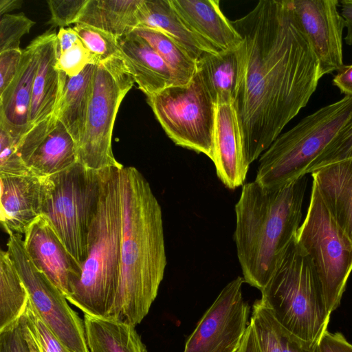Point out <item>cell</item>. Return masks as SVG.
Returning <instances> with one entry per match:
<instances>
[{
  "label": "cell",
  "mask_w": 352,
  "mask_h": 352,
  "mask_svg": "<svg viewBox=\"0 0 352 352\" xmlns=\"http://www.w3.org/2000/svg\"><path fill=\"white\" fill-rule=\"evenodd\" d=\"M231 23L243 41L234 106L250 165L307 104L323 76L291 0L260 1Z\"/></svg>",
  "instance_id": "cell-1"
},
{
  "label": "cell",
  "mask_w": 352,
  "mask_h": 352,
  "mask_svg": "<svg viewBox=\"0 0 352 352\" xmlns=\"http://www.w3.org/2000/svg\"><path fill=\"white\" fill-rule=\"evenodd\" d=\"M122 212L119 283L108 317L135 327L157 297L167 262L161 206L133 166L122 168Z\"/></svg>",
  "instance_id": "cell-2"
},
{
  "label": "cell",
  "mask_w": 352,
  "mask_h": 352,
  "mask_svg": "<svg viewBox=\"0 0 352 352\" xmlns=\"http://www.w3.org/2000/svg\"><path fill=\"white\" fill-rule=\"evenodd\" d=\"M306 175L278 188L255 181L243 186L235 205L234 239L245 282L261 291L300 226Z\"/></svg>",
  "instance_id": "cell-3"
},
{
  "label": "cell",
  "mask_w": 352,
  "mask_h": 352,
  "mask_svg": "<svg viewBox=\"0 0 352 352\" xmlns=\"http://www.w3.org/2000/svg\"><path fill=\"white\" fill-rule=\"evenodd\" d=\"M122 166L102 170L100 194L81 275L66 299L84 314L108 317L118 288L123 236Z\"/></svg>",
  "instance_id": "cell-4"
},
{
  "label": "cell",
  "mask_w": 352,
  "mask_h": 352,
  "mask_svg": "<svg viewBox=\"0 0 352 352\" xmlns=\"http://www.w3.org/2000/svg\"><path fill=\"white\" fill-rule=\"evenodd\" d=\"M261 292L260 299L282 328L309 346L320 345L331 315L310 259L296 238Z\"/></svg>",
  "instance_id": "cell-5"
},
{
  "label": "cell",
  "mask_w": 352,
  "mask_h": 352,
  "mask_svg": "<svg viewBox=\"0 0 352 352\" xmlns=\"http://www.w3.org/2000/svg\"><path fill=\"white\" fill-rule=\"evenodd\" d=\"M352 113V96L321 107L280 134L259 157L255 182L278 188L307 175Z\"/></svg>",
  "instance_id": "cell-6"
},
{
  "label": "cell",
  "mask_w": 352,
  "mask_h": 352,
  "mask_svg": "<svg viewBox=\"0 0 352 352\" xmlns=\"http://www.w3.org/2000/svg\"><path fill=\"white\" fill-rule=\"evenodd\" d=\"M102 170L89 169L78 162L60 173L42 177L41 216L80 266L87 257Z\"/></svg>",
  "instance_id": "cell-7"
},
{
  "label": "cell",
  "mask_w": 352,
  "mask_h": 352,
  "mask_svg": "<svg viewBox=\"0 0 352 352\" xmlns=\"http://www.w3.org/2000/svg\"><path fill=\"white\" fill-rule=\"evenodd\" d=\"M296 241L310 259L331 315L340 303L352 272V241L331 214L313 182L309 207Z\"/></svg>",
  "instance_id": "cell-8"
},
{
  "label": "cell",
  "mask_w": 352,
  "mask_h": 352,
  "mask_svg": "<svg viewBox=\"0 0 352 352\" xmlns=\"http://www.w3.org/2000/svg\"><path fill=\"white\" fill-rule=\"evenodd\" d=\"M135 80L122 57L96 65L85 130L77 147L78 162L94 170L122 166L115 158L111 138L120 105Z\"/></svg>",
  "instance_id": "cell-9"
},
{
  "label": "cell",
  "mask_w": 352,
  "mask_h": 352,
  "mask_svg": "<svg viewBox=\"0 0 352 352\" xmlns=\"http://www.w3.org/2000/svg\"><path fill=\"white\" fill-rule=\"evenodd\" d=\"M156 119L177 146L213 158L217 104L199 74L146 97Z\"/></svg>",
  "instance_id": "cell-10"
},
{
  "label": "cell",
  "mask_w": 352,
  "mask_h": 352,
  "mask_svg": "<svg viewBox=\"0 0 352 352\" xmlns=\"http://www.w3.org/2000/svg\"><path fill=\"white\" fill-rule=\"evenodd\" d=\"M8 236L7 251L40 316L72 352H89L84 320L60 289L34 265L25 250L22 234Z\"/></svg>",
  "instance_id": "cell-11"
},
{
  "label": "cell",
  "mask_w": 352,
  "mask_h": 352,
  "mask_svg": "<svg viewBox=\"0 0 352 352\" xmlns=\"http://www.w3.org/2000/svg\"><path fill=\"white\" fill-rule=\"evenodd\" d=\"M244 282L238 276L223 288L188 337L184 352H237L249 324Z\"/></svg>",
  "instance_id": "cell-12"
},
{
  "label": "cell",
  "mask_w": 352,
  "mask_h": 352,
  "mask_svg": "<svg viewBox=\"0 0 352 352\" xmlns=\"http://www.w3.org/2000/svg\"><path fill=\"white\" fill-rule=\"evenodd\" d=\"M294 16L318 59L322 76L338 72L343 63L344 20L338 0H291Z\"/></svg>",
  "instance_id": "cell-13"
},
{
  "label": "cell",
  "mask_w": 352,
  "mask_h": 352,
  "mask_svg": "<svg viewBox=\"0 0 352 352\" xmlns=\"http://www.w3.org/2000/svg\"><path fill=\"white\" fill-rule=\"evenodd\" d=\"M16 151L31 175L38 177L60 173L78 161L76 142L54 113L23 135Z\"/></svg>",
  "instance_id": "cell-14"
},
{
  "label": "cell",
  "mask_w": 352,
  "mask_h": 352,
  "mask_svg": "<svg viewBox=\"0 0 352 352\" xmlns=\"http://www.w3.org/2000/svg\"><path fill=\"white\" fill-rule=\"evenodd\" d=\"M23 245L37 269L66 297L81 275V266L42 216L24 234Z\"/></svg>",
  "instance_id": "cell-15"
},
{
  "label": "cell",
  "mask_w": 352,
  "mask_h": 352,
  "mask_svg": "<svg viewBox=\"0 0 352 352\" xmlns=\"http://www.w3.org/2000/svg\"><path fill=\"white\" fill-rule=\"evenodd\" d=\"M212 161L219 179L227 188L243 185L250 165L234 104L217 106Z\"/></svg>",
  "instance_id": "cell-16"
},
{
  "label": "cell",
  "mask_w": 352,
  "mask_h": 352,
  "mask_svg": "<svg viewBox=\"0 0 352 352\" xmlns=\"http://www.w3.org/2000/svg\"><path fill=\"white\" fill-rule=\"evenodd\" d=\"M42 177L0 173V221L8 234H25L41 216Z\"/></svg>",
  "instance_id": "cell-17"
},
{
  "label": "cell",
  "mask_w": 352,
  "mask_h": 352,
  "mask_svg": "<svg viewBox=\"0 0 352 352\" xmlns=\"http://www.w3.org/2000/svg\"><path fill=\"white\" fill-rule=\"evenodd\" d=\"M38 63V40L36 37L23 50L16 76L0 95V126L16 142L30 129L33 85Z\"/></svg>",
  "instance_id": "cell-18"
},
{
  "label": "cell",
  "mask_w": 352,
  "mask_h": 352,
  "mask_svg": "<svg viewBox=\"0 0 352 352\" xmlns=\"http://www.w3.org/2000/svg\"><path fill=\"white\" fill-rule=\"evenodd\" d=\"M37 38L38 63L33 85L30 129L54 113L63 81V73L56 69L58 52L56 31L48 30Z\"/></svg>",
  "instance_id": "cell-19"
},
{
  "label": "cell",
  "mask_w": 352,
  "mask_h": 352,
  "mask_svg": "<svg viewBox=\"0 0 352 352\" xmlns=\"http://www.w3.org/2000/svg\"><path fill=\"white\" fill-rule=\"evenodd\" d=\"M184 21L219 52L239 48L242 38L222 12L219 0H170Z\"/></svg>",
  "instance_id": "cell-20"
},
{
  "label": "cell",
  "mask_w": 352,
  "mask_h": 352,
  "mask_svg": "<svg viewBox=\"0 0 352 352\" xmlns=\"http://www.w3.org/2000/svg\"><path fill=\"white\" fill-rule=\"evenodd\" d=\"M118 43L121 57L146 97L174 85L169 67L146 40L131 32L118 38Z\"/></svg>",
  "instance_id": "cell-21"
},
{
  "label": "cell",
  "mask_w": 352,
  "mask_h": 352,
  "mask_svg": "<svg viewBox=\"0 0 352 352\" xmlns=\"http://www.w3.org/2000/svg\"><path fill=\"white\" fill-rule=\"evenodd\" d=\"M138 28L157 30L175 40L197 61L205 53L219 51L184 21L170 0H142L137 11Z\"/></svg>",
  "instance_id": "cell-22"
},
{
  "label": "cell",
  "mask_w": 352,
  "mask_h": 352,
  "mask_svg": "<svg viewBox=\"0 0 352 352\" xmlns=\"http://www.w3.org/2000/svg\"><path fill=\"white\" fill-rule=\"evenodd\" d=\"M311 175L327 209L352 241V157L326 165Z\"/></svg>",
  "instance_id": "cell-23"
},
{
  "label": "cell",
  "mask_w": 352,
  "mask_h": 352,
  "mask_svg": "<svg viewBox=\"0 0 352 352\" xmlns=\"http://www.w3.org/2000/svg\"><path fill=\"white\" fill-rule=\"evenodd\" d=\"M197 73L217 105L234 104L242 78L241 46L217 53H205L197 60Z\"/></svg>",
  "instance_id": "cell-24"
},
{
  "label": "cell",
  "mask_w": 352,
  "mask_h": 352,
  "mask_svg": "<svg viewBox=\"0 0 352 352\" xmlns=\"http://www.w3.org/2000/svg\"><path fill=\"white\" fill-rule=\"evenodd\" d=\"M96 65H87L74 77L63 73L61 94L54 112L72 135L76 147L85 130Z\"/></svg>",
  "instance_id": "cell-25"
},
{
  "label": "cell",
  "mask_w": 352,
  "mask_h": 352,
  "mask_svg": "<svg viewBox=\"0 0 352 352\" xmlns=\"http://www.w3.org/2000/svg\"><path fill=\"white\" fill-rule=\"evenodd\" d=\"M89 352H147L135 327L112 317L84 314Z\"/></svg>",
  "instance_id": "cell-26"
},
{
  "label": "cell",
  "mask_w": 352,
  "mask_h": 352,
  "mask_svg": "<svg viewBox=\"0 0 352 352\" xmlns=\"http://www.w3.org/2000/svg\"><path fill=\"white\" fill-rule=\"evenodd\" d=\"M142 0H87L76 23L87 25L117 38L138 27L137 11Z\"/></svg>",
  "instance_id": "cell-27"
},
{
  "label": "cell",
  "mask_w": 352,
  "mask_h": 352,
  "mask_svg": "<svg viewBox=\"0 0 352 352\" xmlns=\"http://www.w3.org/2000/svg\"><path fill=\"white\" fill-rule=\"evenodd\" d=\"M29 294L8 251H0V332L13 325L28 307Z\"/></svg>",
  "instance_id": "cell-28"
},
{
  "label": "cell",
  "mask_w": 352,
  "mask_h": 352,
  "mask_svg": "<svg viewBox=\"0 0 352 352\" xmlns=\"http://www.w3.org/2000/svg\"><path fill=\"white\" fill-rule=\"evenodd\" d=\"M146 40L160 55L169 67L174 85H186L197 71V61L175 40L162 32L145 28L133 32Z\"/></svg>",
  "instance_id": "cell-29"
},
{
  "label": "cell",
  "mask_w": 352,
  "mask_h": 352,
  "mask_svg": "<svg viewBox=\"0 0 352 352\" xmlns=\"http://www.w3.org/2000/svg\"><path fill=\"white\" fill-rule=\"evenodd\" d=\"M250 322L255 331L259 352H284L279 324L261 299L253 304Z\"/></svg>",
  "instance_id": "cell-30"
},
{
  "label": "cell",
  "mask_w": 352,
  "mask_h": 352,
  "mask_svg": "<svg viewBox=\"0 0 352 352\" xmlns=\"http://www.w3.org/2000/svg\"><path fill=\"white\" fill-rule=\"evenodd\" d=\"M73 29L99 63L113 57H121L118 38L112 34L80 23H76Z\"/></svg>",
  "instance_id": "cell-31"
},
{
  "label": "cell",
  "mask_w": 352,
  "mask_h": 352,
  "mask_svg": "<svg viewBox=\"0 0 352 352\" xmlns=\"http://www.w3.org/2000/svg\"><path fill=\"white\" fill-rule=\"evenodd\" d=\"M352 157V113L323 152L313 162L307 174L326 165Z\"/></svg>",
  "instance_id": "cell-32"
},
{
  "label": "cell",
  "mask_w": 352,
  "mask_h": 352,
  "mask_svg": "<svg viewBox=\"0 0 352 352\" xmlns=\"http://www.w3.org/2000/svg\"><path fill=\"white\" fill-rule=\"evenodd\" d=\"M35 22L23 12L7 14L0 21V53L11 50H20L21 37L29 33Z\"/></svg>",
  "instance_id": "cell-33"
},
{
  "label": "cell",
  "mask_w": 352,
  "mask_h": 352,
  "mask_svg": "<svg viewBox=\"0 0 352 352\" xmlns=\"http://www.w3.org/2000/svg\"><path fill=\"white\" fill-rule=\"evenodd\" d=\"M23 316L44 352H72L46 324L30 298Z\"/></svg>",
  "instance_id": "cell-34"
},
{
  "label": "cell",
  "mask_w": 352,
  "mask_h": 352,
  "mask_svg": "<svg viewBox=\"0 0 352 352\" xmlns=\"http://www.w3.org/2000/svg\"><path fill=\"white\" fill-rule=\"evenodd\" d=\"M98 63L97 58L80 40L65 52L59 54L58 52L56 69L69 77H74L87 65Z\"/></svg>",
  "instance_id": "cell-35"
},
{
  "label": "cell",
  "mask_w": 352,
  "mask_h": 352,
  "mask_svg": "<svg viewBox=\"0 0 352 352\" xmlns=\"http://www.w3.org/2000/svg\"><path fill=\"white\" fill-rule=\"evenodd\" d=\"M16 140L0 126V173L31 175L16 151Z\"/></svg>",
  "instance_id": "cell-36"
},
{
  "label": "cell",
  "mask_w": 352,
  "mask_h": 352,
  "mask_svg": "<svg viewBox=\"0 0 352 352\" xmlns=\"http://www.w3.org/2000/svg\"><path fill=\"white\" fill-rule=\"evenodd\" d=\"M87 0H48L51 18L48 23L52 28H65L77 23Z\"/></svg>",
  "instance_id": "cell-37"
},
{
  "label": "cell",
  "mask_w": 352,
  "mask_h": 352,
  "mask_svg": "<svg viewBox=\"0 0 352 352\" xmlns=\"http://www.w3.org/2000/svg\"><path fill=\"white\" fill-rule=\"evenodd\" d=\"M23 50H11L0 53V95L10 86L20 68Z\"/></svg>",
  "instance_id": "cell-38"
},
{
  "label": "cell",
  "mask_w": 352,
  "mask_h": 352,
  "mask_svg": "<svg viewBox=\"0 0 352 352\" xmlns=\"http://www.w3.org/2000/svg\"><path fill=\"white\" fill-rule=\"evenodd\" d=\"M0 352H30L20 320L0 332Z\"/></svg>",
  "instance_id": "cell-39"
},
{
  "label": "cell",
  "mask_w": 352,
  "mask_h": 352,
  "mask_svg": "<svg viewBox=\"0 0 352 352\" xmlns=\"http://www.w3.org/2000/svg\"><path fill=\"white\" fill-rule=\"evenodd\" d=\"M320 348L321 352H352V344L342 333L328 331L320 341Z\"/></svg>",
  "instance_id": "cell-40"
},
{
  "label": "cell",
  "mask_w": 352,
  "mask_h": 352,
  "mask_svg": "<svg viewBox=\"0 0 352 352\" xmlns=\"http://www.w3.org/2000/svg\"><path fill=\"white\" fill-rule=\"evenodd\" d=\"M279 326L284 352H321L320 345L309 346L289 333L280 324Z\"/></svg>",
  "instance_id": "cell-41"
},
{
  "label": "cell",
  "mask_w": 352,
  "mask_h": 352,
  "mask_svg": "<svg viewBox=\"0 0 352 352\" xmlns=\"http://www.w3.org/2000/svg\"><path fill=\"white\" fill-rule=\"evenodd\" d=\"M333 85L345 96H352V64L344 65L337 72Z\"/></svg>",
  "instance_id": "cell-42"
},
{
  "label": "cell",
  "mask_w": 352,
  "mask_h": 352,
  "mask_svg": "<svg viewBox=\"0 0 352 352\" xmlns=\"http://www.w3.org/2000/svg\"><path fill=\"white\" fill-rule=\"evenodd\" d=\"M58 54L63 53L78 43L79 38L76 31L71 28H60L57 34Z\"/></svg>",
  "instance_id": "cell-43"
},
{
  "label": "cell",
  "mask_w": 352,
  "mask_h": 352,
  "mask_svg": "<svg viewBox=\"0 0 352 352\" xmlns=\"http://www.w3.org/2000/svg\"><path fill=\"white\" fill-rule=\"evenodd\" d=\"M340 14L344 20L346 34L344 37L346 43L352 45V0L340 1Z\"/></svg>",
  "instance_id": "cell-44"
},
{
  "label": "cell",
  "mask_w": 352,
  "mask_h": 352,
  "mask_svg": "<svg viewBox=\"0 0 352 352\" xmlns=\"http://www.w3.org/2000/svg\"><path fill=\"white\" fill-rule=\"evenodd\" d=\"M237 352H259L255 331L250 322Z\"/></svg>",
  "instance_id": "cell-45"
},
{
  "label": "cell",
  "mask_w": 352,
  "mask_h": 352,
  "mask_svg": "<svg viewBox=\"0 0 352 352\" xmlns=\"http://www.w3.org/2000/svg\"><path fill=\"white\" fill-rule=\"evenodd\" d=\"M21 0H0V15L2 16L8 12L21 7Z\"/></svg>",
  "instance_id": "cell-46"
}]
</instances>
